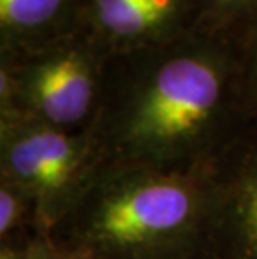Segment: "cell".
<instances>
[{"mask_svg":"<svg viewBox=\"0 0 257 259\" xmlns=\"http://www.w3.org/2000/svg\"><path fill=\"white\" fill-rule=\"evenodd\" d=\"M247 119L237 38L194 30L111 54L90 132L106 164L202 170Z\"/></svg>","mask_w":257,"mask_h":259,"instance_id":"1","label":"cell"},{"mask_svg":"<svg viewBox=\"0 0 257 259\" xmlns=\"http://www.w3.org/2000/svg\"><path fill=\"white\" fill-rule=\"evenodd\" d=\"M202 170L104 164L48 238L89 259H202Z\"/></svg>","mask_w":257,"mask_h":259,"instance_id":"2","label":"cell"},{"mask_svg":"<svg viewBox=\"0 0 257 259\" xmlns=\"http://www.w3.org/2000/svg\"><path fill=\"white\" fill-rule=\"evenodd\" d=\"M109 56L87 30L39 51L2 52L0 120L27 115L64 131H90Z\"/></svg>","mask_w":257,"mask_h":259,"instance_id":"3","label":"cell"},{"mask_svg":"<svg viewBox=\"0 0 257 259\" xmlns=\"http://www.w3.org/2000/svg\"><path fill=\"white\" fill-rule=\"evenodd\" d=\"M104 164L90 131H64L27 115L0 120V178L32 196L45 234L77 204Z\"/></svg>","mask_w":257,"mask_h":259,"instance_id":"4","label":"cell"},{"mask_svg":"<svg viewBox=\"0 0 257 259\" xmlns=\"http://www.w3.org/2000/svg\"><path fill=\"white\" fill-rule=\"evenodd\" d=\"M202 259H257V119L249 117L204 169Z\"/></svg>","mask_w":257,"mask_h":259,"instance_id":"5","label":"cell"},{"mask_svg":"<svg viewBox=\"0 0 257 259\" xmlns=\"http://www.w3.org/2000/svg\"><path fill=\"white\" fill-rule=\"evenodd\" d=\"M182 0H94L87 32L109 54L172 42L197 30L185 22Z\"/></svg>","mask_w":257,"mask_h":259,"instance_id":"6","label":"cell"},{"mask_svg":"<svg viewBox=\"0 0 257 259\" xmlns=\"http://www.w3.org/2000/svg\"><path fill=\"white\" fill-rule=\"evenodd\" d=\"M0 27L7 54L39 51L84 32L67 17V0H0Z\"/></svg>","mask_w":257,"mask_h":259,"instance_id":"7","label":"cell"},{"mask_svg":"<svg viewBox=\"0 0 257 259\" xmlns=\"http://www.w3.org/2000/svg\"><path fill=\"white\" fill-rule=\"evenodd\" d=\"M45 234L39 209L27 191L0 178V241Z\"/></svg>","mask_w":257,"mask_h":259,"instance_id":"8","label":"cell"},{"mask_svg":"<svg viewBox=\"0 0 257 259\" xmlns=\"http://www.w3.org/2000/svg\"><path fill=\"white\" fill-rule=\"evenodd\" d=\"M242 65V97L249 117L257 119V19L237 38Z\"/></svg>","mask_w":257,"mask_h":259,"instance_id":"9","label":"cell"},{"mask_svg":"<svg viewBox=\"0 0 257 259\" xmlns=\"http://www.w3.org/2000/svg\"><path fill=\"white\" fill-rule=\"evenodd\" d=\"M205 2L209 5L205 7V17L202 19L199 30L212 34L231 35L229 27L234 20L257 12V0H205Z\"/></svg>","mask_w":257,"mask_h":259,"instance_id":"10","label":"cell"},{"mask_svg":"<svg viewBox=\"0 0 257 259\" xmlns=\"http://www.w3.org/2000/svg\"><path fill=\"white\" fill-rule=\"evenodd\" d=\"M25 259H62V254L48 238V234H39L32 241Z\"/></svg>","mask_w":257,"mask_h":259,"instance_id":"11","label":"cell"},{"mask_svg":"<svg viewBox=\"0 0 257 259\" xmlns=\"http://www.w3.org/2000/svg\"><path fill=\"white\" fill-rule=\"evenodd\" d=\"M62 254V259H89L84 254H79V252H70V251H59Z\"/></svg>","mask_w":257,"mask_h":259,"instance_id":"12","label":"cell"}]
</instances>
